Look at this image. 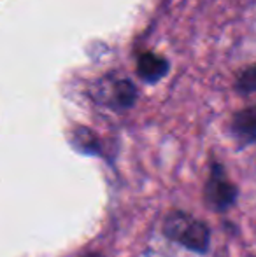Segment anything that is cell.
Here are the masks:
<instances>
[{
    "instance_id": "cell-1",
    "label": "cell",
    "mask_w": 256,
    "mask_h": 257,
    "mask_svg": "<svg viewBox=\"0 0 256 257\" xmlns=\"http://www.w3.org/2000/svg\"><path fill=\"white\" fill-rule=\"evenodd\" d=\"M163 233L167 238L185 245L193 252H205L209 247V229L202 220L193 219L185 212H174L167 217L163 224Z\"/></svg>"
},
{
    "instance_id": "cell-2",
    "label": "cell",
    "mask_w": 256,
    "mask_h": 257,
    "mask_svg": "<svg viewBox=\"0 0 256 257\" xmlns=\"http://www.w3.org/2000/svg\"><path fill=\"white\" fill-rule=\"evenodd\" d=\"M237 189L233 184L225 177V172L219 165H214L211 172V179L205 187V198L207 203L216 210H226L235 201Z\"/></svg>"
},
{
    "instance_id": "cell-3",
    "label": "cell",
    "mask_w": 256,
    "mask_h": 257,
    "mask_svg": "<svg viewBox=\"0 0 256 257\" xmlns=\"http://www.w3.org/2000/svg\"><path fill=\"white\" fill-rule=\"evenodd\" d=\"M232 132L242 146L256 140V107L246 108L233 117Z\"/></svg>"
},
{
    "instance_id": "cell-4",
    "label": "cell",
    "mask_w": 256,
    "mask_h": 257,
    "mask_svg": "<svg viewBox=\"0 0 256 257\" xmlns=\"http://www.w3.org/2000/svg\"><path fill=\"white\" fill-rule=\"evenodd\" d=\"M137 72L147 82H154L161 79L168 72V63L165 58L156 56L153 53H144L137 61Z\"/></svg>"
},
{
    "instance_id": "cell-5",
    "label": "cell",
    "mask_w": 256,
    "mask_h": 257,
    "mask_svg": "<svg viewBox=\"0 0 256 257\" xmlns=\"http://www.w3.org/2000/svg\"><path fill=\"white\" fill-rule=\"evenodd\" d=\"M113 91H114V105H116V107L127 108L135 102L137 91H135V88H133L132 82H128V81L114 82Z\"/></svg>"
},
{
    "instance_id": "cell-6",
    "label": "cell",
    "mask_w": 256,
    "mask_h": 257,
    "mask_svg": "<svg viewBox=\"0 0 256 257\" xmlns=\"http://www.w3.org/2000/svg\"><path fill=\"white\" fill-rule=\"evenodd\" d=\"M237 88L242 93H253L256 91V65L246 68L242 74L239 75V82H237Z\"/></svg>"
},
{
    "instance_id": "cell-7",
    "label": "cell",
    "mask_w": 256,
    "mask_h": 257,
    "mask_svg": "<svg viewBox=\"0 0 256 257\" xmlns=\"http://www.w3.org/2000/svg\"><path fill=\"white\" fill-rule=\"evenodd\" d=\"M86 257H99V255H86Z\"/></svg>"
}]
</instances>
